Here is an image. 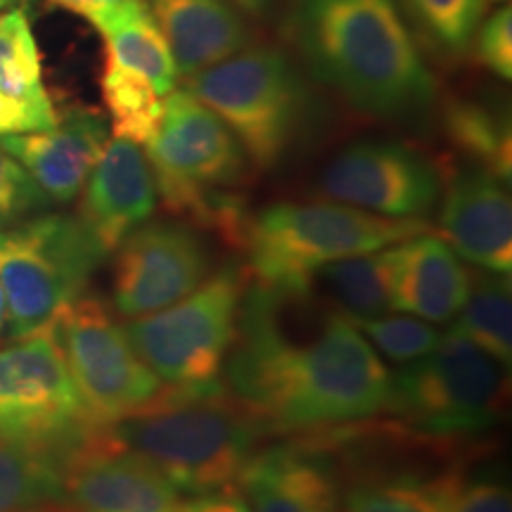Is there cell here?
Here are the masks:
<instances>
[{
    "label": "cell",
    "mask_w": 512,
    "mask_h": 512,
    "mask_svg": "<svg viewBox=\"0 0 512 512\" xmlns=\"http://www.w3.org/2000/svg\"><path fill=\"white\" fill-rule=\"evenodd\" d=\"M297 297L249 278L223 387L271 437H316L380 418L392 387L384 358L354 320L328 306L316 323H294Z\"/></svg>",
    "instance_id": "obj_1"
},
{
    "label": "cell",
    "mask_w": 512,
    "mask_h": 512,
    "mask_svg": "<svg viewBox=\"0 0 512 512\" xmlns=\"http://www.w3.org/2000/svg\"><path fill=\"white\" fill-rule=\"evenodd\" d=\"M285 24L311 79L351 110L384 124H430L439 83L396 0H290Z\"/></svg>",
    "instance_id": "obj_2"
},
{
    "label": "cell",
    "mask_w": 512,
    "mask_h": 512,
    "mask_svg": "<svg viewBox=\"0 0 512 512\" xmlns=\"http://www.w3.org/2000/svg\"><path fill=\"white\" fill-rule=\"evenodd\" d=\"M102 432L155 465L188 496L238 486L242 470L271 437L223 382L200 389L164 387L155 401Z\"/></svg>",
    "instance_id": "obj_3"
},
{
    "label": "cell",
    "mask_w": 512,
    "mask_h": 512,
    "mask_svg": "<svg viewBox=\"0 0 512 512\" xmlns=\"http://www.w3.org/2000/svg\"><path fill=\"white\" fill-rule=\"evenodd\" d=\"M508 401V370L451 328L437 349L392 373L380 418L434 456L465 460L467 453H484Z\"/></svg>",
    "instance_id": "obj_4"
},
{
    "label": "cell",
    "mask_w": 512,
    "mask_h": 512,
    "mask_svg": "<svg viewBox=\"0 0 512 512\" xmlns=\"http://www.w3.org/2000/svg\"><path fill=\"white\" fill-rule=\"evenodd\" d=\"M157 195L176 216L240 247L247 183L254 166L235 133L185 88L164 100V117L147 143Z\"/></svg>",
    "instance_id": "obj_5"
},
{
    "label": "cell",
    "mask_w": 512,
    "mask_h": 512,
    "mask_svg": "<svg viewBox=\"0 0 512 512\" xmlns=\"http://www.w3.org/2000/svg\"><path fill=\"white\" fill-rule=\"evenodd\" d=\"M425 230V221L387 219L339 202H273L249 211L240 249L254 283L309 294L313 275L332 261L377 252Z\"/></svg>",
    "instance_id": "obj_6"
},
{
    "label": "cell",
    "mask_w": 512,
    "mask_h": 512,
    "mask_svg": "<svg viewBox=\"0 0 512 512\" xmlns=\"http://www.w3.org/2000/svg\"><path fill=\"white\" fill-rule=\"evenodd\" d=\"M185 91L226 124L254 171H275L311 136L316 98L302 69L275 46H247L185 79Z\"/></svg>",
    "instance_id": "obj_7"
},
{
    "label": "cell",
    "mask_w": 512,
    "mask_h": 512,
    "mask_svg": "<svg viewBox=\"0 0 512 512\" xmlns=\"http://www.w3.org/2000/svg\"><path fill=\"white\" fill-rule=\"evenodd\" d=\"M105 256L79 216L46 211L0 230L8 337L22 339L48 328L57 313L86 294Z\"/></svg>",
    "instance_id": "obj_8"
},
{
    "label": "cell",
    "mask_w": 512,
    "mask_h": 512,
    "mask_svg": "<svg viewBox=\"0 0 512 512\" xmlns=\"http://www.w3.org/2000/svg\"><path fill=\"white\" fill-rule=\"evenodd\" d=\"M247 283V266L226 261L188 297L128 320V342L164 387L200 389L221 382L238 337Z\"/></svg>",
    "instance_id": "obj_9"
},
{
    "label": "cell",
    "mask_w": 512,
    "mask_h": 512,
    "mask_svg": "<svg viewBox=\"0 0 512 512\" xmlns=\"http://www.w3.org/2000/svg\"><path fill=\"white\" fill-rule=\"evenodd\" d=\"M100 430L50 325L0 349V434L72 458Z\"/></svg>",
    "instance_id": "obj_10"
},
{
    "label": "cell",
    "mask_w": 512,
    "mask_h": 512,
    "mask_svg": "<svg viewBox=\"0 0 512 512\" xmlns=\"http://www.w3.org/2000/svg\"><path fill=\"white\" fill-rule=\"evenodd\" d=\"M69 375L88 413L102 427L133 415L164 392V382L145 366L110 306L81 294L50 323Z\"/></svg>",
    "instance_id": "obj_11"
},
{
    "label": "cell",
    "mask_w": 512,
    "mask_h": 512,
    "mask_svg": "<svg viewBox=\"0 0 512 512\" xmlns=\"http://www.w3.org/2000/svg\"><path fill=\"white\" fill-rule=\"evenodd\" d=\"M441 188V166L418 145L394 138L356 140L318 176V192L328 202L387 219L425 221L437 209Z\"/></svg>",
    "instance_id": "obj_12"
},
{
    "label": "cell",
    "mask_w": 512,
    "mask_h": 512,
    "mask_svg": "<svg viewBox=\"0 0 512 512\" xmlns=\"http://www.w3.org/2000/svg\"><path fill=\"white\" fill-rule=\"evenodd\" d=\"M114 252L112 306L128 320L188 297L216 268L207 233L176 216L143 223Z\"/></svg>",
    "instance_id": "obj_13"
},
{
    "label": "cell",
    "mask_w": 512,
    "mask_h": 512,
    "mask_svg": "<svg viewBox=\"0 0 512 512\" xmlns=\"http://www.w3.org/2000/svg\"><path fill=\"white\" fill-rule=\"evenodd\" d=\"M439 202V238L472 266L510 273V183L463 159L451 164L444 176Z\"/></svg>",
    "instance_id": "obj_14"
},
{
    "label": "cell",
    "mask_w": 512,
    "mask_h": 512,
    "mask_svg": "<svg viewBox=\"0 0 512 512\" xmlns=\"http://www.w3.org/2000/svg\"><path fill=\"white\" fill-rule=\"evenodd\" d=\"M181 501L155 465L112 444L102 430L67 463L64 505L72 512H178Z\"/></svg>",
    "instance_id": "obj_15"
},
{
    "label": "cell",
    "mask_w": 512,
    "mask_h": 512,
    "mask_svg": "<svg viewBox=\"0 0 512 512\" xmlns=\"http://www.w3.org/2000/svg\"><path fill=\"white\" fill-rule=\"evenodd\" d=\"M252 512H332L342 498L337 456L316 439L261 446L238 479Z\"/></svg>",
    "instance_id": "obj_16"
},
{
    "label": "cell",
    "mask_w": 512,
    "mask_h": 512,
    "mask_svg": "<svg viewBox=\"0 0 512 512\" xmlns=\"http://www.w3.org/2000/svg\"><path fill=\"white\" fill-rule=\"evenodd\" d=\"M107 119L93 107L74 105L57 114L48 131L0 136V147L27 169L53 204H69L81 195L107 145Z\"/></svg>",
    "instance_id": "obj_17"
},
{
    "label": "cell",
    "mask_w": 512,
    "mask_h": 512,
    "mask_svg": "<svg viewBox=\"0 0 512 512\" xmlns=\"http://www.w3.org/2000/svg\"><path fill=\"white\" fill-rule=\"evenodd\" d=\"M157 204L155 176L140 145L112 138L83 185L76 216L110 256L126 235L155 216Z\"/></svg>",
    "instance_id": "obj_18"
},
{
    "label": "cell",
    "mask_w": 512,
    "mask_h": 512,
    "mask_svg": "<svg viewBox=\"0 0 512 512\" xmlns=\"http://www.w3.org/2000/svg\"><path fill=\"white\" fill-rule=\"evenodd\" d=\"M470 271L439 235L425 233L394 245L392 311L446 325L463 311Z\"/></svg>",
    "instance_id": "obj_19"
},
{
    "label": "cell",
    "mask_w": 512,
    "mask_h": 512,
    "mask_svg": "<svg viewBox=\"0 0 512 512\" xmlns=\"http://www.w3.org/2000/svg\"><path fill=\"white\" fill-rule=\"evenodd\" d=\"M174 55L178 79L214 67L249 46L245 15L228 0H147Z\"/></svg>",
    "instance_id": "obj_20"
},
{
    "label": "cell",
    "mask_w": 512,
    "mask_h": 512,
    "mask_svg": "<svg viewBox=\"0 0 512 512\" xmlns=\"http://www.w3.org/2000/svg\"><path fill=\"white\" fill-rule=\"evenodd\" d=\"M344 512H446L463 463L422 472L418 467H370L339 460Z\"/></svg>",
    "instance_id": "obj_21"
},
{
    "label": "cell",
    "mask_w": 512,
    "mask_h": 512,
    "mask_svg": "<svg viewBox=\"0 0 512 512\" xmlns=\"http://www.w3.org/2000/svg\"><path fill=\"white\" fill-rule=\"evenodd\" d=\"M91 24L105 41V57L145 76L162 98L176 91L174 55L147 0H119L95 15Z\"/></svg>",
    "instance_id": "obj_22"
},
{
    "label": "cell",
    "mask_w": 512,
    "mask_h": 512,
    "mask_svg": "<svg viewBox=\"0 0 512 512\" xmlns=\"http://www.w3.org/2000/svg\"><path fill=\"white\" fill-rule=\"evenodd\" d=\"M441 126L448 143L465 162H472L510 183L512 131L501 100L484 95H453L441 107Z\"/></svg>",
    "instance_id": "obj_23"
},
{
    "label": "cell",
    "mask_w": 512,
    "mask_h": 512,
    "mask_svg": "<svg viewBox=\"0 0 512 512\" xmlns=\"http://www.w3.org/2000/svg\"><path fill=\"white\" fill-rule=\"evenodd\" d=\"M394 245L332 261L311 278V294L349 320L392 311Z\"/></svg>",
    "instance_id": "obj_24"
},
{
    "label": "cell",
    "mask_w": 512,
    "mask_h": 512,
    "mask_svg": "<svg viewBox=\"0 0 512 512\" xmlns=\"http://www.w3.org/2000/svg\"><path fill=\"white\" fill-rule=\"evenodd\" d=\"M67 463L60 451L0 434V512L62 508Z\"/></svg>",
    "instance_id": "obj_25"
},
{
    "label": "cell",
    "mask_w": 512,
    "mask_h": 512,
    "mask_svg": "<svg viewBox=\"0 0 512 512\" xmlns=\"http://www.w3.org/2000/svg\"><path fill=\"white\" fill-rule=\"evenodd\" d=\"M453 330L475 342L505 370L512 366V285L510 273L470 271V292Z\"/></svg>",
    "instance_id": "obj_26"
},
{
    "label": "cell",
    "mask_w": 512,
    "mask_h": 512,
    "mask_svg": "<svg viewBox=\"0 0 512 512\" xmlns=\"http://www.w3.org/2000/svg\"><path fill=\"white\" fill-rule=\"evenodd\" d=\"M422 50L439 60L460 62L484 19L486 0H396Z\"/></svg>",
    "instance_id": "obj_27"
},
{
    "label": "cell",
    "mask_w": 512,
    "mask_h": 512,
    "mask_svg": "<svg viewBox=\"0 0 512 512\" xmlns=\"http://www.w3.org/2000/svg\"><path fill=\"white\" fill-rule=\"evenodd\" d=\"M102 100L112 121L114 138L147 145L164 117V98L145 76L105 57L100 76Z\"/></svg>",
    "instance_id": "obj_28"
},
{
    "label": "cell",
    "mask_w": 512,
    "mask_h": 512,
    "mask_svg": "<svg viewBox=\"0 0 512 512\" xmlns=\"http://www.w3.org/2000/svg\"><path fill=\"white\" fill-rule=\"evenodd\" d=\"M0 91L15 98H50L43 86L41 53L24 8L0 12Z\"/></svg>",
    "instance_id": "obj_29"
},
{
    "label": "cell",
    "mask_w": 512,
    "mask_h": 512,
    "mask_svg": "<svg viewBox=\"0 0 512 512\" xmlns=\"http://www.w3.org/2000/svg\"><path fill=\"white\" fill-rule=\"evenodd\" d=\"M354 325L366 335L377 354L389 358L396 366H406V363L427 356L439 347L441 337H444V330H439L437 325L408 316V313L406 316L382 313L375 318L354 320Z\"/></svg>",
    "instance_id": "obj_30"
},
{
    "label": "cell",
    "mask_w": 512,
    "mask_h": 512,
    "mask_svg": "<svg viewBox=\"0 0 512 512\" xmlns=\"http://www.w3.org/2000/svg\"><path fill=\"white\" fill-rule=\"evenodd\" d=\"M50 207V197L38 188L27 169L0 147V230L46 214Z\"/></svg>",
    "instance_id": "obj_31"
},
{
    "label": "cell",
    "mask_w": 512,
    "mask_h": 512,
    "mask_svg": "<svg viewBox=\"0 0 512 512\" xmlns=\"http://www.w3.org/2000/svg\"><path fill=\"white\" fill-rule=\"evenodd\" d=\"M470 53L486 72L503 81L512 79V10L508 3L479 22Z\"/></svg>",
    "instance_id": "obj_32"
},
{
    "label": "cell",
    "mask_w": 512,
    "mask_h": 512,
    "mask_svg": "<svg viewBox=\"0 0 512 512\" xmlns=\"http://www.w3.org/2000/svg\"><path fill=\"white\" fill-rule=\"evenodd\" d=\"M446 512H512L510 486L491 472L470 477L460 470L448 496Z\"/></svg>",
    "instance_id": "obj_33"
},
{
    "label": "cell",
    "mask_w": 512,
    "mask_h": 512,
    "mask_svg": "<svg viewBox=\"0 0 512 512\" xmlns=\"http://www.w3.org/2000/svg\"><path fill=\"white\" fill-rule=\"evenodd\" d=\"M57 124L53 100H27L0 91V136L48 131Z\"/></svg>",
    "instance_id": "obj_34"
},
{
    "label": "cell",
    "mask_w": 512,
    "mask_h": 512,
    "mask_svg": "<svg viewBox=\"0 0 512 512\" xmlns=\"http://www.w3.org/2000/svg\"><path fill=\"white\" fill-rule=\"evenodd\" d=\"M178 512H252V508L238 486H228V489L188 496L181 501Z\"/></svg>",
    "instance_id": "obj_35"
},
{
    "label": "cell",
    "mask_w": 512,
    "mask_h": 512,
    "mask_svg": "<svg viewBox=\"0 0 512 512\" xmlns=\"http://www.w3.org/2000/svg\"><path fill=\"white\" fill-rule=\"evenodd\" d=\"M46 3L53 5V8L74 12V15H79L91 22L95 15H100L102 10H107L110 5L119 3V0H46Z\"/></svg>",
    "instance_id": "obj_36"
},
{
    "label": "cell",
    "mask_w": 512,
    "mask_h": 512,
    "mask_svg": "<svg viewBox=\"0 0 512 512\" xmlns=\"http://www.w3.org/2000/svg\"><path fill=\"white\" fill-rule=\"evenodd\" d=\"M233 8H238L242 15L249 17H264L268 10H271L273 0H228Z\"/></svg>",
    "instance_id": "obj_37"
},
{
    "label": "cell",
    "mask_w": 512,
    "mask_h": 512,
    "mask_svg": "<svg viewBox=\"0 0 512 512\" xmlns=\"http://www.w3.org/2000/svg\"><path fill=\"white\" fill-rule=\"evenodd\" d=\"M5 332V299H3V290H0V337Z\"/></svg>",
    "instance_id": "obj_38"
},
{
    "label": "cell",
    "mask_w": 512,
    "mask_h": 512,
    "mask_svg": "<svg viewBox=\"0 0 512 512\" xmlns=\"http://www.w3.org/2000/svg\"><path fill=\"white\" fill-rule=\"evenodd\" d=\"M15 3H19V0H0V12L12 8V5H15Z\"/></svg>",
    "instance_id": "obj_39"
},
{
    "label": "cell",
    "mask_w": 512,
    "mask_h": 512,
    "mask_svg": "<svg viewBox=\"0 0 512 512\" xmlns=\"http://www.w3.org/2000/svg\"><path fill=\"white\" fill-rule=\"evenodd\" d=\"M43 512H72L67 508V505H62V508H50V510H43Z\"/></svg>",
    "instance_id": "obj_40"
},
{
    "label": "cell",
    "mask_w": 512,
    "mask_h": 512,
    "mask_svg": "<svg viewBox=\"0 0 512 512\" xmlns=\"http://www.w3.org/2000/svg\"><path fill=\"white\" fill-rule=\"evenodd\" d=\"M486 3H496V5H503V3H508V0H486Z\"/></svg>",
    "instance_id": "obj_41"
},
{
    "label": "cell",
    "mask_w": 512,
    "mask_h": 512,
    "mask_svg": "<svg viewBox=\"0 0 512 512\" xmlns=\"http://www.w3.org/2000/svg\"><path fill=\"white\" fill-rule=\"evenodd\" d=\"M332 512H344V510H342V505H339V508H335Z\"/></svg>",
    "instance_id": "obj_42"
}]
</instances>
